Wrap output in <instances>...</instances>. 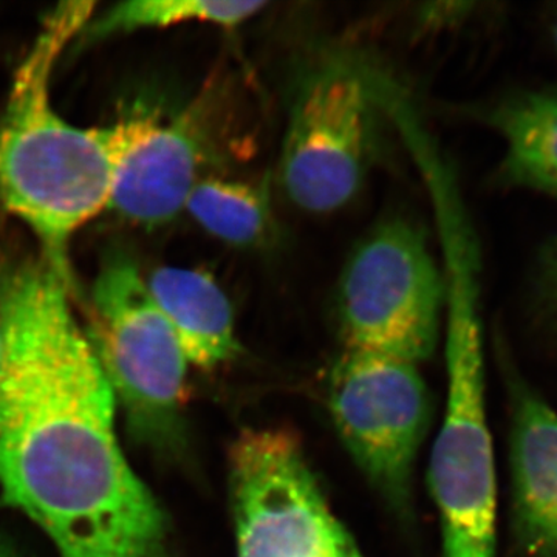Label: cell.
<instances>
[{
    "mask_svg": "<svg viewBox=\"0 0 557 557\" xmlns=\"http://www.w3.org/2000/svg\"><path fill=\"white\" fill-rule=\"evenodd\" d=\"M547 284L549 285V289H552L553 298H555L557 302V245L556 248H553L552 256H549Z\"/></svg>",
    "mask_w": 557,
    "mask_h": 557,
    "instance_id": "15",
    "label": "cell"
},
{
    "mask_svg": "<svg viewBox=\"0 0 557 557\" xmlns=\"http://www.w3.org/2000/svg\"><path fill=\"white\" fill-rule=\"evenodd\" d=\"M0 557H16L13 548H11L2 537H0Z\"/></svg>",
    "mask_w": 557,
    "mask_h": 557,
    "instance_id": "17",
    "label": "cell"
},
{
    "mask_svg": "<svg viewBox=\"0 0 557 557\" xmlns=\"http://www.w3.org/2000/svg\"><path fill=\"white\" fill-rule=\"evenodd\" d=\"M445 276L426 236L408 219L379 223L348 256L336 307L346 348L420 364L440 336Z\"/></svg>",
    "mask_w": 557,
    "mask_h": 557,
    "instance_id": "6",
    "label": "cell"
},
{
    "mask_svg": "<svg viewBox=\"0 0 557 557\" xmlns=\"http://www.w3.org/2000/svg\"><path fill=\"white\" fill-rule=\"evenodd\" d=\"M72 287L5 248L0 491L61 557H172L170 523L121 450L116 401Z\"/></svg>",
    "mask_w": 557,
    "mask_h": 557,
    "instance_id": "1",
    "label": "cell"
},
{
    "mask_svg": "<svg viewBox=\"0 0 557 557\" xmlns=\"http://www.w3.org/2000/svg\"><path fill=\"white\" fill-rule=\"evenodd\" d=\"M485 121L504 143L500 185L557 197V94L509 95L486 109Z\"/></svg>",
    "mask_w": 557,
    "mask_h": 557,
    "instance_id": "12",
    "label": "cell"
},
{
    "mask_svg": "<svg viewBox=\"0 0 557 557\" xmlns=\"http://www.w3.org/2000/svg\"><path fill=\"white\" fill-rule=\"evenodd\" d=\"M552 32H553V39H555V42L557 46V11L555 13V17H553Z\"/></svg>",
    "mask_w": 557,
    "mask_h": 557,
    "instance_id": "18",
    "label": "cell"
},
{
    "mask_svg": "<svg viewBox=\"0 0 557 557\" xmlns=\"http://www.w3.org/2000/svg\"><path fill=\"white\" fill-rule=\"evenodd\" d=\"M90 322L91 346L134 434L159 448L177 446L189 361L126 252L102 260Z\"/></svg>",
    "mask_w": 557,
    "mask_h": 557,
    "instance_id": "4",
    "label": "cell"
},
{
    "mask_svg": "<svg viewBox=\"0 0 557 557\" xmlns=\"http://www.w3.org/2000/svg\"><path fill=\"white\" fill-rule=\"evenodd\" d=\"M185 209L201 228L234 248H260L276 234L269 183L201 178Z\"/></svg>",
    "mask_w": 557,
    "mask_h": 557,
    "instance_id": "13",
    "label": "cell"
},
{
    "mask_svg": "<svg viewBox=\"0 0 557 557\" xmlns=\"http://www.w3.org/2000/svg\"><path fill=\"white\" fill-rule=\"evenodd\" d=\"M442 244L448 271V403L432 450L429 487L445 557H494L496 467L486 418L478 242L467 231H454Z\"/></svg>",
    "mask_w": 557,
    "mask_h": 557,
    "instance_id": "3",
    "label": "cell"
},
{
    "mask_svg": "<svg viewBox=\"0 0 557 557\" xmlns=\"http://www.w3.org/2000/svg\"><path fill=\"white\" fill-rule=\"evenodd\" d=\"M358 557H362V556H358Z\"/></svg>",
    "mask_w": 557,
    "mask_h": 557,
    "instance_id": "19",
    "label": "cell"
},
{
    "mask_svg": "<svg viewBox=\"0 0 557 557\" xmlns=\"http://www.w3.org/2000/svg\"><path fill=\"white\" fill-rule=\"evenodd\" d=\"M146 285L177 335L189 366L218 369L239 355L233 306L211 274L161 267L146 277Z\"/></svg>",
    "mask_w": 557,
    "mask_h": 557,
    "instance_id": "11",
    "label": "cell"
},
{
    "mask_svg": "<svg viewBox=\"0 0 557 557\" xmlns=\"http://www.w3.org/2000/svg\"><path fill=\"white\" fill-rule=\"evenodd\" d=\"M379 81L346 60L304 73L293 95L278 159V182L295 207L327 214L364 186L380 146Z\"/></svg>",
    "mask_w": 557,
    "mask_h": 557,
    "instance_id": "5",
    "label": "cell"
},
{
    "mask_svg": "<svg viewBox=\"0 0 557 557\" xmlns=\"http://www.w3.org/2000/svg\"><path fill=\"white\" fill-rule=\"evenodd\" d=\"M237 557H358L296 435L245 429L230 453Z\"/></svg>",
    "mask_w": 557,
    "mask_h": 557,
    "instance_id": "7",
    "label": "cell"
},
{
    "mask_svg": "<svg viewBox=\"0 0 557 557\" xmlns=\"http://www.w3.org/2000/svg\"><path fill=\"white\" fill-rule=\"evenodd\" d=\"M3 251H5V247L0 244V277H2V260H3ZM3 358V321H2V309H0V366H2Z\"/></svg>",
    "mask_w": 557,
    "mask_h": 557,
    "instance_id": "16",
    "label": "cell"
},
{
    "mask_svg": "<svg viewBox=\"0 0 557 557\" xmlns=\"http://www.w3.org/2000/svg\"><path fill=\"white\" fill-rule=\"evenodd\" d=\"M212 150L203 100L197 98L171 115L150 110L121 161L109 209L148 228L171 222L201 182Z\"/></svg>",
    "mask_w": 557,
    "mask_h": 557,
    "instance_id": "9",
    "label": "cell"
},
{
    "mask_svg": "<svg viewBox=\"0 0 557 557\" xmlns=\"http://www.w3.org/2000/svg\"><path fill=\"white\" fill-rule=\"evenodd\" d=\"M95 7L72 0L44 17L0 115V205L33 231L40 255L70 287V242L109 209L121 161L150 112L139 110L112 126L78 127L53 108V69Z\"/></svg>",
    "mask_w": 557,
    "mask_h": 557,
    "instance_id": "2",
    "label": "cell"
},
{
    "mask_svg": "<svg viewBox=\"0 0 557 557\" xmlns=\"http://www.w3.org/2000/svg\"><path fill=\"white\" fill-rule=\"evenodd\" d=\"M329 409L362 474L388 507L406 515L432 413L418 364L346 348L330 375Z\"/></svg>",
    "mask_w": 557,
    "mask_h": 557,
    "instance_id": "8",
    "label": "cell"
},
{
    "mask_svg": "<svg viewBox=\"0 0 557 557\" xmlns=\"http://www.w3.org/2000/svg\"><path fill=\"white\" fill-rule=\"evenodd\" d=\"M511 468L523 547L533 557H557V413L528 391L515 399Z\"/></svg>",
    "mask_w": 557,
    "mask_h": 557,
    "instance_id": "10",
    "label": "cell"
},
{
    "mask_svg": "<svg viewBox=\"0 0 557 557\" xmlns=\"http://www.w3.org/2000/svg\"><path fill=\"white\" fill-rule=\"evenodd\" d=\"M267 2H211V0H131L113 5L101 16L91 17L81 36L102 39L152 28H168L174 25L212 24L234 28L251 20Z\"/></svg>",
    "mask_w": 557,
    "mask_h": 557,
    "instance_id": "14",
    "label": "cell"
}]
</instances>
